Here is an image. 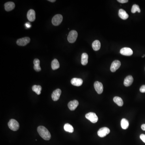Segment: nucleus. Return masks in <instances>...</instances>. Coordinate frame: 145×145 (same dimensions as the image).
Segmentation results:
<instances>
[{
    "mask_svg": "<svg viewBox=\"0 0 145 145\" xmlns=\"http://www.w3.org/2000/svg\"><path fill=\"white\" fill-rule=\"evenodd\" d=\"M32 90L34 92L38 95H40L41 94V91L42 90V87L40 86L34 85L32 87Z\"/></svg>",
    "mask_w": 145,
    "mask_h": 145,
    "instance_id": "obj_25",
    "label": "nucleus"
},
{
    "mask_svg": "<svg viewBox=\"0 0 145 145\" xmlns=\"http://www.w3.org/2000/svg\"><path fill=\"white\" fill-rule=\"evenodd\" d=\"M59 63L56 59H54L52 61L51 63V67L53 70H56L59 68Z\"/></svg>",
    "mask_w": 145,
    "mask_h": 145,
    "instance_id": "obj_21",
    "label": "nucleus"
},
{
    "mask_svg": "<svg viewBox=\"0 0 145 145\" xmlns=\"http://www.w3.org/2000/svg\"><path fill=\"white\" fill-rule=\"evenodd\" d=\"M8 125L10 129L13 131L18 130L19 129V123L17 121L14 119L10 120L8 123Z\"/></svg>",
    "mask_w": 145,
    "mask_h": 145,
    "instance_id": "obj_2",
    "label": "nucleus"
},
{
    "mask_svg": "<svg viewBox=\"0 0 145 145\" xmlns=\"http://www.w3.org/2000/svg\"><path fill=\"white\" fill-rule=\"evenodd\" d=\"M37 131L40 136L46 140H49L51 138V134L48 129L43 126H39L37 129Z\"/></svg>",
    "mask_w": 145,
    "mask_h": 145,
    "instance_id": "obj_1",
    "label": "nucleus"
},
{
    "mask_svg": "<svg viewBox=\"0 0 145 145\" xmlns=\"http://www.w3.org/2000/svg\"><path fill=\"white\" fill-rule=\"evenodd\" d=\"M92 47L95 51L98 50L100 48L101 44L100 42L98 40H95L92 43Z\"/></svg>",
    "mask_w": 145,
    "mask_h": 145,
    "instance_id": "obj_20",
    "label": "nucleus"
},
{
    "mask_svg": "<svg viewBox=\"0 0 145 145\" xmlns=\"http://www.w3.org/2000/svg\"><path fill=\"white\" fill-rule=\"evenodd\" d=\"M94 88L97 94H101L103 91V86L102 84L100 82H96L94 84Z\"/></svg>",
    "mask_w": 145,
    "mask_h": 145,
    "instance_id": "obj_10",
    "label": "nucleus"
},
{
    "mask_svg": "<svg viewBox=\"0 0 145 145\" xmlns=\"http://www.w3.org/2000/svg\"><path fill=\"white\" fill-rule=\"evenodd\" d=\"M140 91L142 93H145V85H143L140 88Z\"/></svg>",
    "mask_w": 145,
    "mask_h": 145,
    "instance_id": "obj_27",
    "label": "nucleus"
},
{
    "mask_svg": "<svg viewBox=\"0 0 145 145\" xmlns=\"http://www.w3.org/2000/svg\"><path fill=\"white\" fill-rule=\"evenodd\" d=\"M140 138L141 140L143 141V142L145 143V135L143 134H141L140 136Z\"/></svg>",
    "mask_w": 145,
    "mask_h": 145,
    "instance_id": "obj_28",
    "label": "nucleus"
},
{
    "mask_svg": "<svg viewBox=\"0 0 145 145\" xmlns=\"http://www.w3.org/2000/svg\"><path fill=\"white\" fill-rule=\"evenodd\" d=\"M141 128L144 131H145V124H144L142 125L141 126Z\"/></svg>",
    "mask_w": 145,
    "mask_h": 145,
    "instance_id": "obj_31",
    "label": "nucleus"
},
{
    "mask_svg": "<svg viewBox=\"0 0 145 145\" xmlns=\"http://www.w3.org/2000/svg\"><path fill=\"white\" fill-rule=\"evenodd\" d=\"M120 53L124 56H130L133 54V51L130 48L125 47L121 49L120 50Z\"/></svg>",
    "mask_w": 145,
    "mask_h": 145,
    "instance_id": "obj_8",
    "label": "nucleus"
},
{
    "mask_svg": "<svg viewBox=\"0 0 145 145\" xmlns=\"http://www.w3.org/2000/svg\"><path fill=\"white\" fill-rule=\"evenodd\" d=\"M77 32L75 30H72L69 33L67 37L68 41L71 43H73L75 42L77 38Z\"/></svg>",
    "mask_w": 145,
    "mask_h": 145,
    "instance_id": "obj_3",
    "label": "nucleus"
},
{
    "mask_svg": "<svg viewBox=\"0 0 145 145\" xmlns=\"http://www.w3.org/2000/svg\"><path fill=\"white\" fill-rule=\"evenodd\" d=\"M88 55L87 53H83L82 55L81 63L83 65H86L88 63Z\"/></svg>",
    "mask_w": 145,
    "mask_h": 145,
    "instance_id": "obj_19",
    "label": "nucleus"
},
{
    "mask_svg": "<svg viewBox=\"0 0 145 145\" xmlns=\"http://www.w3.org/2000/svg\"><path fill=\"white\" fill-rule=\"evenodd\" d=\"M118 2L121 3H125L128 2V0H118Z\"/></svg>",
    "mask_w": 145,
    "mask_h": 145,
    "instance_id": "obj_29",
    "label": "nucleus"
},
{
    "mask_svg": "<svg viewBox=\"0 0 145 145\" xmlns=\"http://www.w3.org/2000/svg\"><path fill=\"white\" fill-rule=\"evenodd\" d=\"M119 16L121 19L125 20L129 17V15L124 10L120 9L119 10Z\"/></svg>",
    "mask_w": 145,
    "mask_h": 145,
    "instance_id": "obj_17",
    "label": "nucleus"
},
{
    "mask_svg": "<svg viewBox=\"0 0 145 145\" xmlns=\"http://www.w3.org/2000/svg\"><path fill=\"white\" fill-rule=\"evenodd\" d=\"M30 41V39L29 37H24L18 39L17 41V44L20 46L26 45Z\"/></svg>",
    "mask_w": 145,
    "mask_h": 145,
    "instance_id": "obj_7",
    "label": "nucleus"
},
{
    "mask_svg": "<svg viewBox=\"0 0 145 145\" xmlns=\"http://www.w3.org/2000/svg\"><path fill=\"white\" fill-rule=\"evenodd\" d=\"M134 81V78L131 75H129L125 79L124 81V85L126 87L130 86L132 84Z\"/></svg>",
    "mask_w": 145,
    "mask_h": 145,
    "instance_id": "obj_14",
    "label": "nucleus"
},
{
    "mask_svg": "<svg viewBox=\"0 0 145 145\" xmlns=\"http://www.w3.org/2000/svg\"><path fill=\"white\" fill-rule=\"evenodd\" d=\"M15 7V3L12 2H8L4 4V7L6 11H9L14 9Z\"/></svg>",
    "mask_w": 145,
    "mask_h": 145,
    "instance_id": "obj_16",
    "label": "nucleus"
},
{
    "mask_svg": "<svg viewBox=\"0 0 145 145\" xmlns=\"http://www.w3.org/2000/svg\"><path fill=\"white\" fill-rule=\"evenodd\" d=\"M110 132V130L106 127H102L100 129L97 131V135L101 138H103L108 134Z\"/></svg>",
    "mask_w": 145,
    "mask_h": 145,
    "instance_id": "obj_6",
    "label": "nucleus"
},
{
    "mask_svg": "<svg viewBox=\"0 0 145 145\" xmlns=\"http://www.w3.org/2000/svg\"><path fill=\"white\" fill-rule=\"evenodd\" d=\"M40 61L38 59L36 58L34 60V68L36 71H40L41 70V68L40 66Z\"/></svg>",
    "mask_w": 145,
    "mask_h": 145,
    "instance_id": "obj_18",
    "label": "nucleus"
},
{
    "mask_svg": "<svg viewBox=\"0 0 145 145\" xmlns=\"http://www.w3.org/2000/svg\"><path fill=\"white\" fill-rule=\"evenodd\" d=\"M49 1H50V2H54L56 1L55 0H48Z\"/></svg>",
    "mask_w": 145,
    "mask_h": 145,
    "instance_id": "obj_32",
    "label": "nucleus"
},
{
    "mask_svg": "<svg viewBox=\"0 0 145 145\" xmlns=\"http://www.w3.org/2000/svg\"><path fill=\"white\" fill-rule=\"evenodd\" d=\"M129 123L127 120L125 119H123L121 121V126L122 129H127L129 127Z\"/></svg>",
    "mask_w": 145,
    "mask_h": 145,
    "instance_id": "obj_23",
    "label": "nucleus"
},
{
    "mask_svg": "<svg viewBox=\"0 0 145 145\" xmlns=\"http://www.w3.org/2000/svg\"><path fill=\"white\" fill-rule=\"evenodd\" d=\"M85 117L86 119L89 120L92 123H97L98 119L97 114L94 112H89L86 114Z\"/></svg>",
    "mask_w": 145,
    "mask_h": 145,
    "instance_id": "obj_5",
    "label": "nucleus"
},
{
    "mask_svg": "<svg viewBox=\"0 0 145 145\" xmlns=\"http://www.w3.org/2000/svg\"><path fill=\"white\" fill-rule=\"evenodd\" d=\"M25 26H26L27 28H30V27L31 26V25L29 23H26V24H25Z\"/></svg>",
    "mask_w": 145,
    "mask_h": 145,
    "instance_id": "obj_30",
    "label": "nucleus"
},
{
    "mask_svg": "<svg viewBox=\"0 0 145 145\" xmlns=\"http://www.w3.org/2000/svg\"><path fill=\"white\" fill-rule=\"evenodd\" d=\"M114 102L119 106H122L123 104V102L121 98L119 97H114Z\"/></svg>",
    "mask_w": 145,
    "mask_h": 145,
    "instance_id": "obj_24",
    "label": "nucleus"
},
{
    "mask_svg": "<svg viewBox=\"0 0 145 145\" xmlns=\"http://www.w3.org/2000/svg\"><path fill=\"white\" fill-rule=\"evenodd\" d=\"M131 11V12L133 13H134L136 12H138V13H140V12H141L140 7L137 4H134L133 5Z\"/></svg>",
    "mask_w": 145,
    "mask_h": 145,
    "instance_id": "obj_26",
    "label": "nucleus"
},
{
    "mask_svg": "<svg viewBox=\"0 0 145 145\" xmlns=\"http://www.w3.org/2000/svg\"><path fill=\"white\" fill-rule=\"evenodd\" d=\"M63 19V17L62 15L60 14H57L54 16L52 19V23L54 26H58L62 22Z\"/></svg>",
    "mask_w": 145,
    "mask_h": 145,
    "instance_id": "obj_4",
    "label": "nucleus"
},
{
    "mask_svg": "<svg viewBox=\"0 0 145 145\" xmlns=\"http://www.w3.org/2000/svg\"><path fill=\"white\" fill-rule=\"evenodd\" d=\"M144 56H145V55H144V56H142V58H143V57H144Z\"/></svg>",
    "mask_w": 145,
    "mask_h": 145,
    "instance_id": "obj_33",
    "label": "nucleus"
},
{
    "mask_svg": "<svg viewBox=\"0 0 145 145\" xmlns=\"http://www.w3.org/2000/svg\"><path fill=\"white\" fill-rule=\"evenodd\" d=\"M27 18L29 21H34L36 19V13L34 10L30 9L27 13Z\"/></svg>",
    "mask_w": 145,
    "mask_h": 145,
    "instance_id": "obj_12",
    "label": "nucleus"
},
{
    "mask_svg": "<svg viewBox=\"0 0 145 145\" xmlns=\"http://www.w3.org/2000/svg\"><path fill=\"white\" fill-rule=\"evenodd\" d=\"M61 94V90L59 89H56L54 91H53L51 95L52 100L54 101H56L58 100V99H59Z\"/></svg>",
    "mask_w": 145,
    "mask_h": 145,
    "instance_id": "obj_11",
    "label": "nucleus"
},
{
    "mask_svg": "<svg viewBox=\"0 0 145 145\" xmlns=\"http://www.w3.org/2000/svg\"><path fill=\"white\" fill-rule=\"evenodd\" d=\"M64 129L66 131L71 133L73 132L74 131V129L73 126L69 123H66L65 124L64 126Z\"/></svg>",
    "mask_w": 145,
    "mask_h": 145,
    "instance_id": "obj_22",
    "label": "nucleus"
},
{
    "mask_svg": "<svg viewBox=\"0 0 145 145\" xmlns=\"http://www.w3.org/2000/svg\"><path fill=\"white\" fill-rule=\"evenodd\" d=\"M79 105V102L77 100L71 101L68 103V106L71 110H74Z\"/></svg>",
    "mask_w": 145,
    "mask_h": 145,
    "instance_id": "obj_13",
    "label": "nucleus"
},
{
    "mask_svg": "<svg viewBox=\"0 0 145 145\" xmlns=\"http://www.w3.org/2000/svg\"><path fill=\"white\" fill-rule=\"evenodd\" d=\"M82 80L80 78H73L71 80V84L73 86H80L82 85Z\"/></svg>",
    "mask_w": 145,
    "mask_h": 145,
    "instance_id": "obj_15",
    "label": "nucleus"
},
{
    "mask_svg": "<svg viewBox=\"0 0 145 145\" xmlns=\"http://www.w3.org/2000/svg\"><path fill=\"white\" fill-rule=\"evenodd\" d=\"M121 65V62L119 60H114L111 65L110 71L112 72H114L119 68Z\"/></svg>",
    "mask_w": 145,
    "mask_h": 145,
    "instance_id": "obj_9",
    "label": "nucleus"
}]
</instances>
